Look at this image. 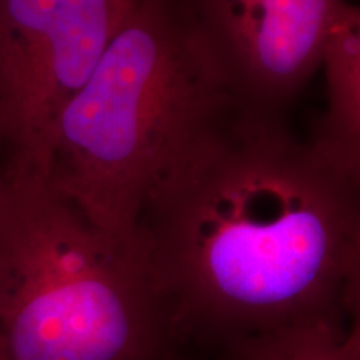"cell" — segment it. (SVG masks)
<instances>
[{
    "mask_svg": "<svg viewBox=\"0 0 360 360\" xmlns=\"http://www.w3.org/2000/svg\"><path fill=\"white\" fill-rule=\"evenodd\" d=\"M360 175L238 102L143 207L137 236L184 355L360 319Z\"/></svg>",
    "mask_w": 360,
    "mask_h": 360,
    "instance_id": "6da1fadb",
    "label": "cell"
},
{
    "mask_svg": "<svg viewBox=\"0 0 360 360\" xmlns=\"http://www.w3.org/2000/svg\"><path fill=\"white\" fill-rule=\"evenodd\" d=\"M238 102L187 0H137L58 117L45 179L135 238L152 193Z\"/></svg>",
    "mask_w": 360,
    "mask_h": 360,
    "instance_id": "7a4b0ae2",
    "label": "cell"
},
{
    "mask_svg": "<svg viewBox=\"0 0 360 360\" xmlns=\"http://www.w3.org/2000/svg\"><path fill=\"white\" fill-rule=\"evenodd\" d=\"M0 359L187 360L139 238L98 227L42 174L6 167Z\"/></svg>",
    "mask_w": 360,
    "mask_h": 360,
    "instance_id": "3957f363",
    "label": "cell"
},
{
    "mask_svg": "<svg viewBox=\"0 0 360 360\" xmlns=\"http://www.w3.org/2000/svg\"><path fill=\"white\" fill-rule=\"evenodd\" d=\"M137 0H0V147L45 177L58 117Z\"/></svg>",
    "mask_w": 360,
    "mask_h": 360,
    "instance_id": "277c9868",
    "label": "cell"
},
{
    "mask_svg": "<svg viewBox=\"0 0 360 360\" xmlns=\"http://www.w3.org/2000/svg\"><path fill=\"white\" fill-rule=\"evenodd\" d=\"M238 101L282 112L321 69L342 0H187Z\"/></svg>",
    "mask_w": 360,
    "mask_h": 360,
    "instance_id": "5b68a950",
    "label": "cell"
},
{
    "mask_svg": "<svg viewBox=\"0 0 360 360\" xmlns=\"http://www.w3.org/2000/svg\"><path fill=\"white\" fill-rule=\"evenodd\" d=\"M327 112L315 143L350 174L360 175V11L342 0L323 44Z\"/></svg>",
    "mask_w": 360,
    "mask_h": 360,
    "instance_id": "8992f818",
    "label": "cell"
},
{
    "mask_svg": "<svg viewBox=\"0 0 360 360\" xmlns=\"http://www.w3.org/2000/svg\"><path fill=\"white\" fill-rule=\"evenodd\" d=\"M219 360H360V319L276 328L238 342Z\"/></svg>",
    "mask_w": 360,
    "mask_h": 360,
    "instance_id": "52a82bcc",
    "label": "cell"
},
{
    "mask_svg": "<svg viewBox=\"0 0 360 360\" xmlns=\"http://www.w3.org/2000/svg\"><path fill=\"white\" fill-rule=\"evenodd\" d=\"M2 180H4V169L0 167V186H2Z\"/></svg>",
    "mask_w": 360,
    "mask_h": 360,
    "instance_id": "ba28073f",
    "label": "cell"
},
{
    "mask_svg": "<svg viewBox=\"0 0 360 360\" xmlns=\"http://www.w3.org/2000/svg\"><path fill=\"white\" fill-rule=\"evenodd\" d=\"M0 360H2V359H0Z\"/></svg>",
    "mask_w": 360,
    "mask_h": 360,
    "instance_id": "9c48e42d",
    "label": "cell"
}]
</instances>
